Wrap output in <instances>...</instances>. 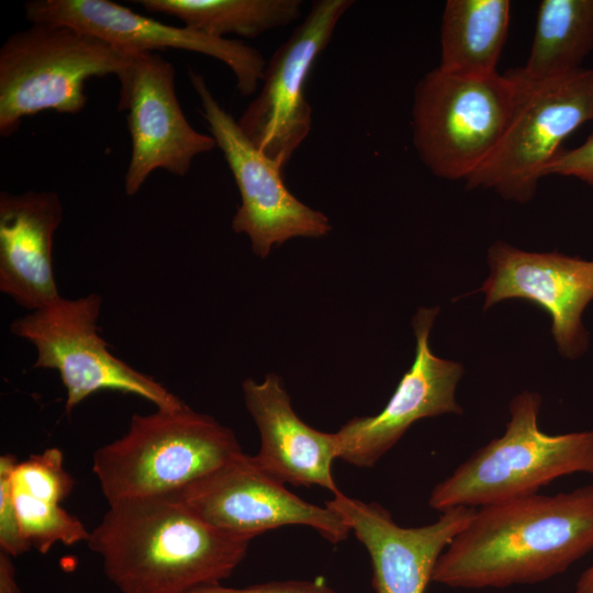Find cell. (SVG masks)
Listing matches in <instances>:
<instances>
[{
	"label": "cell",
	"mask_w": 593,
	"mask_h": 593,
	"mask_svg": "<svg viewBox=\"0 0 593 593\" xmlns=\"http://www.w3.org/2000/svg\"><path fill=\"white\" fill-rule=\"evenodd\" d=\"M593 549V485L481 506L438 558L432 581L457 589L537 583Z\"/></svg>",
	"instance_id": "6da1fadb"
},
{
	"label": "cell",
	"mask_w": 593,
	"mask_h": 593,
	"mask_svg": "<svg viewBox=\"0 0 593 593\" xmlns=\"http://www.w3.org/2000/svg\"><path fill=\"white\" fill-rule=\"evenodd\" d=\"M250 541L212 526L170 494L109 504L87 544L121 593H188L227 579Z\"/></svg>",
	"instance_id": "7a4b0ae2"
},
{
	"label": "cell",
	"mask_w": 593,
	"mask_h": 593,
	"mask_svg": "<svg viewBox=\"0 0 593 593\" xmlns=\"http://www.w3.org/2000/svg\"><path fill=\"white\" fill-rule=\"evenodd\" d=\"M242 452L231 428L184 404L133 414L123 436L94 451L92 471L112 504L176 494Z\"/></svg>",
	"instance_id": "3957f363"
},
{
	"label": "cell",
	"mask_w": 593,
	"mask_h": 593,
	"mask_svg": "<svg viewBox=\"0 0 593 593\" xmlns=\"http://www.w3.org/2000/svg\"><path fill=\"white\" fill-rule=\"evenodd\" d=\"M541 396L515 395L504 434L474 451L433 489L428 504L444 512L532 494L557 478L593 473V430L549 435L538 426Z\"/></svg>",
	"instance_id": "277c9868"
},
{
	"label": "cell",
	"mask_w": 593,
	"mask_h": 593,
	"mask_svg": "<svg viewBox=\"0 0 593 593\" xmlns=\"http://www.w3.org/2000/svg\"><path fill=\"white\" fill-rule=\"evenodd\" d=\"M133 54L66 24L37 22L13 33L0 48V135L43 111H82L86 81L119 77Z\"/></svg>",
	"instance_id": "5b68a950"
},
{
	"label": "cell",
	"mask_w": 593,
	"mask_h": 593,
	"mask_svg": "<svg viewBox=\"0 0 593 593\" xmlns=\"http://www.w3.org/2000/svg\"><path fill=\"white\" fill-rule=\"evenodd\" d=\"M517 94L512 70L473 75L437 67L416 83L413 144L435 176L468 180L490 157L511 120Z\"/></svg>",
	"instance_id": "8992f818"
},
{
	"label": "cell",
	"mask_w": 593,
	"mask_h": 593,
	"mask_svg": "<svg viewBox=\"0 0 593 593\" xmlns=\"http://www.w3.org/2000/svg\"><path fill=\"white\" fill-rule=\"evenodd\" d=\"M517 94L499 145L467 180L468 189H492L506 200L525 203L575 130L593 122V68L544 80H527L512 70Z\"/></svg>",
	"instance_id": "52a82bcc"
},
{
	"label": "cell",
	"mask_w": 593,
	"mask_h": 593,
	"mask_svg": "<svg viewBox=\"0 0 593 593\" xmlns=\"http://www.w3.org/2000/svg\"><path fill=\"white\" fill-rule=\"evenodd\" d=\"M101 307L102 295L98 293L77 299L60 296L12 321L10 331L35 348L33 368L59 373L66 390L67 414L102 390L141 396L158 410L182 407L186 403L160 382L109 350L98 328Z\"/></svg>",
	"instance_id": "ba28073f"
},
{
	"label": "cell",
	"mask_w": 593,
	"mask_h": 593,
	"mask_svg": "<svg viewBox=\"0 0 593 593\" xmlns=\"http://www.w3.org/2000/svg\"><path fill=\"white\" fill-rule=\"evenodd\" d=\"M189 79L211 136L222 150L240 194L232 230L245 234L260 258L291 238L327 235L332 230L327 216L289 191L281 177L282 169L245 135L237 120L215 99L205 78L189 69Z\"/></svg>",
	"instance_id": "9c48e42d"
},
{
	"label": "cell",
	"mask_w": 593,
	"mask_h": 593,
	"mask_svg": "<svg viewBox=\"0 0 593 593\" xmlns=\"http://www.w3.org/2000/svg\"><path fill=\"white\" fill-rule=\"evenodd\" d=\"M353 0L313 1L304 20L275 51L261 88L237 120L245 135L283 169L312 127L305 85Z\"/></svg>",
	"instance_id": "30bf717a"
},
{
	"label": "cell",
	"mask_w": 593,
	"mask_h": 593,
	"mask_svg": "<svg viewBox=\"0 0 593 593\" xmlns=\"http://www.w3.org/2000/svg\"><path fill=\"white\" fill-rule=\"evenodd\" d=\"M176 495L206 523L250 540L290 525L311 527L332 544L345 540L351 533L336 512L291 493L255 456L244 452Z\"/></svg>",
	"instance_id": "8fae6325"
},
{
	"label": "cell",
	"mask_w": 593,
	"mask_h": 593,
	"mask_svg": "<svg viewBox=\"0 0 593 593\" xmlns=\"http://www.w3.org/2000/svg\"><path fill=\"white\" fill-rule=\"evenodd\" d=\"M118 79V109L126 111L132 138L127 195L136 194L154 170L184 176L197 156L217 147L213 136L188 122L176 94L175 68L159 54L134 53Z\"/></svg>",
	"instance_id": "7c38bea8"
},
{
	"label": "cell",
	"mask_w": 593,
	"mask_h": 593,
	"mask_svg": "<svg viewBox=\"0 0 593 593\" xmlns=\"http://www.w3.org/2000/svg\"><path fill=\"white\" fill-rule=\"evenodd\" d=\"M24 10L32 23L66 24L124 52L175 48L211 56L232 70L244 97L254 94L264 78L267 61L257 48L237 40L168 25L109 0H32Z\"/></svg>",
	"instance_id": "4fadbf2b"
},
{
	"label": "cell",
	"mask_w": 593,
	"mask_h": 593,
	"mask_svg": "<svg viewBox=\"0 0 593 593\" xmlns=\"http://www.w3.org/2000/svg\"><path fill=\"white\" fill-rule=\"evenodd\" d=\"M438 311V307L417 310L412 320L416 346L411 368L380 413L355 417L334 433L338 458L357 467H372L416 421L462 413L456 401V388L463 367L437 357L429 346Z\"/></svg>",
	"instance_id": "5bb4252c"
},
{
	"label": "cell",
	"mask_w": 593,
	"mask_h": 593,
	"mask_svg": "<svg viewBox=\"0 0 593 593\" xmlns=\"http://www.w3.org/2000/svg\"><path fill=\"white\" fill-rule=\"evenodd\" d=\"M490 275L479 289L484 310L506 299H525L551 318V333L560 354L580 357L589 346L582 314L593 300V260L558 251H525L504 242L488 253Z\"/></svg>",
	"instance_id": "9a60e30c"
},
{
	"label": "cell",
	"mask_w": 593,
	"mask_h": 593,
	"mask_svg": "<svg viewBox=\"0 0 593 593\" xmlns=\"http://www.w3.org/2000/svg\"><path fill=\"white\" fill-rule=\"evenodd\" d=\"M367 549L374 593H424L440 555L472 518L475 507L440 512L428 525L403 527L376 502L366 503L338 493L325 502Z\"/></svg>",
	"instance_id": "2e32d148"
},
{
	"label": "cell",
	"mask_w": 593,
	"mask_h": 593,
	"mask_svg": "<svg viewBox=\"0 0 593 593\" xmlns=\"http://www.w3.org/2000/svg\"><path fill=\"white\" fill-rule=\"evenodd\" d=\"M242 387L260 435L255 456L259 465L282 483L340 493L332 471L338 458L335 434L320 432L296 415L278 374L268 373L260 383L248 378Z\"/></svg>",
	"instance_id": "e0dca14e"
},
{
	"label": "cell",
	"mask_w": 593,
	"mask_h": 593,
	"mask_svg": "<svg viewBox=\"0 0 593 593\" xmlns=\"http://www.w3.org/2000/svg\"><path fill=\"white\" fill-rule=\"evenodd\" d=\"M63 204L54 191L0 194V290L27 311L60 298L53 271Z\"/></svg>",
	"instance_id": "ac0fdd59"
},
{
	"label": "cell",
	"mask_w": 593,
	"mask_h": 593,
	"mask_svg": "<svg viewBox=\"0 0 593 593\" xmlns=\"http://www.w3.org/2000/svg\"><path fill=\"white\" fill-rule=\"evenodd\" d=\"M510 20V0H448L441 16L438 67L473 75L497 72Z\"/></svg>",
	"instance_id": "d6986e66"
},
{
	"label": "cell",
	"mask_w": 593,
	"mask_h": 593,
	"mask_svg": "<svg viewBox=\"0 0 593 593\" xmlns=\"http://www.w3.org/2000/svg\"><path fill=\"white\" fill-rule=\"evenodd\" d=\"M593 49V0H542L530 52L517 68L527 80H544L582 68Z\"/></svg>",
	"instance_id": "ffe728a7"
},
{
	"label": "cell",
	"mask_w": 593,
	"mask_h": 593,
	"mask_svg": "<svg viewBox=\"0 0 593 593\" xmlns=\"http://www.w3.org/2000/svg\"><path fill=\"white\" fill-rule=\"evenodd\" d=\"M144 9L172 15L183 26L225 38L257 37L301 15V0H138Z\"/></svg>",
	"instance_id": "44dd1931"
},
{
	"label": "cell",
	"mask_w": 593,
	"mask_h": 593,
	"mask_svg": "<svg viewBox=\"0 0 593 593\" xmlns=\"http://www.w3.org/2000/svg\"><path fill=\"white\" fill-rule=\"evenodd\" d=\"M13 496L22 533L31 548L47 553L58 542L72 546L88 541L90 532L60 504L35 499L14 488Z\"/></svg>",
	"instance_id": "7402d4cb"
},
{
	"label": "cell",
	"mask_w": 593,
	"mask_h": 593,
	"mask_svg": "<svg viewBox=\"0 0 593 593\" xmlns=\"http://www.w3.org/2000/svg\"><path fill=\"white\" fill-rule=\"evenodd\" d=\"M12 485L35 499L60 504L71 493L75 480L64 467L63 451L52 447L18 462Z\"/></svg>",
	"instance_id": "603a6c76"
},
{
	"label": "cell",
	"mask_w": 593,
	"mask_h": 593,
	"mask_svg": "<svg viewBox=\"0 0 593 593\" xmlns=\"http://www.w3.org/2000/svg\"><path fill=\"white\" fill-rule=\"evenodd\" d=\"M18 463L13 455L0 457V550L18 557L31 549L19 521L12 488V473Z\"/></svg>",
	"instance_id": "cb8c5ba5"
},
{
	"label": "cell",
	"mask_w": 593,
	"mask_h": 593,
	"mask_svg": "<svg viewBox=\"0 0 593 593\" xmlns=\"http://www.w3.org/2000/svg\"><path fill=\"white\" fill-rule=\"evenodd\" d=\"M549 175L573 177L593 187V130L580 146L559 153L547 168Z\"/></svg>",
	"instance_id": "d4e9b609"
},
{
	"label": "cell",
	"mask_w": 593,
	"mask_h": 593,
	"mask_svg": "<svg viewBox=\"0 0 593 593\" xmlns=\"http://www.w3.org/2000/svg\"><path fill=\"white\" fill-rule=\"evenodd\" d=\"M188 593H336L323 580L271 581L245 588H228L220 584L203 585Z\"/></svg>",
	"instance_id": "484cf974"
},
{
	"label": "cell",
	"mask_w": 593,
	"mask_h": 593,
	"mask_svg": "<svg viewBox=\"0 0 593 593\" xmlns=\"http://www.w3.org/2000/svg\"><path fill=\"white\" fill-rule=\"evenodd\" d=\"M12 558L0 550V593H22L16 581Z\"/></svg>",
	"instance_id": "4316f807"
},
{
	"label": "cell",
	"mask_w": 593,
	"mask_h": 593,
	"mask_svg": "<svg viewBox=\"0 0 593 593\" xmlns=\"http://www.w3.org/2000/svg\"><path fill=\"white\" fill-rule=\"evenodd\" d=\"M575 593H593V564L580 575Z\"/></svg>",
	"instance_id": "83f0119b"
}]
</instances>
